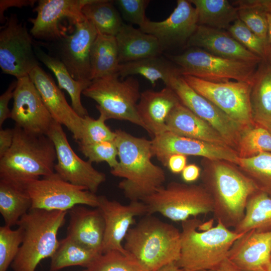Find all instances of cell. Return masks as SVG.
<instances>
[{"label": "cell", "instance_id": "1", "mask_svg": "<svg viewBox=\"0 0 271 271\" xmlns=\"http://www.w3.org/2000/svg\"><path fill=\"white\" fill-rule=\"evenodd\" d=\"M201 163L202 184L212 198L214 218L234 228L244 216L248 198L258 189L233 163L203 158Z\"/></svg>", "mask_w": 271, "mask_h": 271}, {"label": "cell", "instance_id": "2", "mask_svg": "<svg viewBox=\"0 0 271 271\" xmlns=\"http://www.w3.org/2000/svg\"><path fill=\"white\" fill-rule=\"evenodd\" d=\"M115 132L119 161L110 173L123 179L118 188L126 198L130 201H142L164 186L165 172L152 161L151 140L134 137L120 129Z\"/></svg>", "mask_w": 271, "mask_h": 271}, {"label": "cell", "instance_id": "3", "mask_svg": "<svg viewBox=\"0 0 271 271\" xmlns=\"http://www.w3.org/2000/svg\"><path fill=\"white\" fill-rule=\"evenodd\" d=\"M11 148L0 158V179L25 186L53 174L56 153L46 135L28 133L15 126Z\"/></svg>", "mask_w": 271, "mask_h": 271}, {"label": "cell", "instance_id": "4", "mask_svg": "<svg viewBox=\"0 0 271 271\" xmlns=\"http://www.w3.org/2000/svg\"><path fill=\"white\" fill-rule=\"evenodd\" d=\"M123 247L146 271H156L179 260L181 231L148 215L129 229Z\"/></svg>", "mask_w": 271, "mask_h": 271}, {"label": "cell", "instance_id": "5", "mask_svg": "<svg viewBox=\"0 0 271 271\" xmlns=\"http://www.w3.org/2000/svg\"><path fill=\"white\" fill-rule=\"evenodd\" d=\"M197 217L181 222V250L177 265L185 271L211 269L227 258L233 242L243 233L231 230L217 221L216 226L199 231Z\"/></svg>", "mask_w": 271, "mask_h": 271}, {"label": "cell", "instance_id": "6", "mask_svg": "<svg viewBox=\"0 0 271 271\" xmlns=\"http://www.w3.org/2000/svg\"><path fill=\"white\" fill-rule=\"evenodd\" d=\"M67 211L31 209L17 225L23 231L22 243L11 266L13 271H35L43 259L51 257L59 240L57 235L64 224Z\"/></svg>", "mask_w": 271, "mask_h": 271}, {"label": "cell", "instance_id": "7", "mask_svg": "<svg viewBox=\"0 0 271 271\" xmlns=\"http://www.w3.org/2000/svg\"><path fill=\"white\" fill-rule=\"evenodd\" d=\"M82 94L97 102L96 108L106 120L128 121L146 130L137 112L140 83L133 77L121 78L116 73L94 79Z\"/></svg>", "mask_w": 271, "mask_h": 271}, {"label": "cell", "instance_id": "8", "mask_svg": "<svg viewBox=\"0 0 271 271\" xmlns=\"http://www.w3.org/2000/svg\"><path fill=\"white\" fill-rule=\"evenodd\" d=\"M148 215L158 213L175 222L213 213L212 198L203 185L171 182L142 200Z\"/></svg>", "mask_w": 271, "mask_h": 271}, {"label": "cell", "instance_id": "9", "mask_svg": "<svg viewBox=\"0 0 271 271\" xmlns=\"http://www.w3.org/2000/svg\"><path fill=\"white\" fill-rule=\"evenodd\" d=\"M169 59L179 68L182 75L216 83L232 80L252 85L257 65L219 57L196 47H189Z\"/></svg>", "mask_w": 271, "mask_h": 271}, {"label": "cell", "instance_id": "10", "mask_svg": "<svg viewBox=\"0 0 271 271\" xmlns=\"http://www.w3.org/2000/svg\"><path fill=\"white\" fill-rule=\"evenodd\" d=\"M187 83L231 119L248 129L256 125L252 116L251 84L236 81L212 82L189 75H182Z\"/></svg>", "mask_w": 271, "mask_h": 271}, {"label": "cell", "instance_id": "11", "mask_svg": "<svg viewBox=\"0 0 271 271\" xmlns=\"http://www.w3.org/2000/svg\"><path fill=\"white\" fill-rule=\"evenodd\" d=\"M25 187L32 200L31 209L68 211L77 205L98 206V196L63 180L55 172Z\"/></svg>", "mask_w": 271, "mask_h": 271}, {"label": "cell", "instance_id": "12", "mask_svg": "<svg viewBox=\"0 0 271 271\" xmlns=\"http://www.w3.org/2000/svg\"><path fill=\"white\" fill-rule=\"evenodd\" d=\"M39 66L33 48L32 36L12 14L6 18L0 31V67L4 73L17 79L28 76Z\"/></svg>", "mask_w": 271, "mask_h": 271}, {"label": "cell", "instance_id": "13", "mask_svg": "<svg viewBox=\"0 0 271 271\" xmlns=\"http://www.w3.org/2000/svg\"><path fill=\"white\" fill-rule=\"evenodd\" d=\"M166 86L169 87L175 92L183 105L214 127L228 146L238 153L240 140L247 129L197 93L187 83L181 74L173 76Z\"/></svg>", "mask_w": 271, "mask_h": 271}, {"label": "cell", "instance_id": "14", "mask_svg": "<svg viewBox=\"0 0 271 271\" xmlns=\"http://www.w3.org/2000/svg\"><path fill=\"white\" fill-rule=\"evenodd\" d=\"M47 136L52 140L56 150L55 172L63 180L95 194L105 181V175L75 153L59 123L53 120Z\"/></svg>", "mask_w": 271, "mask_h": 271}, {"label": "cell", "instance_id": "15", "mask_svg": "<svg viewBox=\"0 0 271 271\" xmlns=\"http://www.w3.org/2000/svg\"><path fill=\"white\" fill-rule=\"evenodd\" d=\"M13 100L11 119L15 126L31 134L47 136L54 119L29 75L17 79Z\"/></svg>", "mask_w": 271, "mask_h": 271}, {"label": "cell", "instance_id": "16", "mask_svg": "<svg viewBox=\"0 0 271 271\" xmlns=\"http://www.w3.org/2000/svg\"><path fill=\"white\" fill-rule=\"evenodd\" d=\"M88 0H40L34 11L35 18L29 19L32 27L30 33L38 39L54 41L62 39L66 35L61 22L70 20L74 25L86 18L82 13L83 7Z\"/></svg>", "mask_w": 271, "mask_h": 271}, {"label": "cell", "instance_id": "17", "mask_svg": "<svg viewBox=\"0 0 271 271\" xmlns=\"http://www.w3.org/2000/svg\"><path fill=\"white\" fill-rule=\"evenodd\" d=\"M151 141L154 157L165 166L169 157L174 154L226 160L236 165L239 159L238 153L230 147L180 136L170 131L154 137Z\"/></svg>", "mask_w": 271, "mask_h": 271}, {"label": "cell", "instance_id": "18", "mask_svg": "<svg viewBox=\"0 0 271 271\" xmlns=\"http://www.w3.org/2000/svg\"><path fill=\"white\" fill-rule=\"evenodd\" d=\"M97 208L105 223L102 253L111 250L126 252L122 242L134 223V218L148 214L147 205L142 201H130L124 205L99 195Z\"/></svg>", "mask_w": 271, "mask_h": 271}, {"label": "cell", "instance_id": "19", "mask_svg": "<svg viewBox=\"0 0 271 271\" xmlns=\"http://www.w3.org/2000/svg\"><path fill=\"white\" fill-rule=\"evenodd\" d=\"M195 8L189 0H178L170 16L162 21L147 19L140 27L143 32L155 36L164 49L187 44L198 27Z\"/></svg>", "mask_w": 271, "mask_h": 271}, {"label": "cell", "instance_id": "20", "mask_svg": "<svg viewBox=\"0 0 271 271\" xmlns=\"http://www.w3.org/2000/svg\"><path fill=\"white\" fill-rule=\"evenodd\" d=\"M74 28L72 34L66 35L62 39L60 60L73 79L90 82V51L98 33L94 26L86 19L76 23Z\"/></svg>", "mask_w": 271, "mask_h": 271}, {"label": "cell", "instance_id": "21", "mask_svg": "<svg viewBox=\"0 0 271 271\" xmlns=\"http://www.w3.org/2000/svg\"><path fill=\"white\" fill-rule=\"evenodd\" d=\"M54 120L66 126L78 142L82 132V118L67 102L64 93L53 78L39 66L29 74Z\"/></svg>", "mask_w": 271, "mask_h": 271}, {"label": "cell", "instance_id": "22", "mask_svg": "<svg viewBox=\"0 0 271 271\" xmlns=\"http://www.w3.org/2000/svg\"><path fill=\"white\" fill-rule=\"evenodd\" d=\"M271 230H251L233 243L227 258L245 271H265L271 264Z\"/></svg>", "mask_w": 271, "mask_h": 271}, {"label": "cell", "instance_id": "23", "mask_svg": "<svg viewBox=\"0 0 271 271\" xmlns=\"http://www.w3.org/2000/svg\"><path fill=\"white\" fill-rule=\"evenodd\" d=\"M224 30L198 25L186 46L214 55L258 64L263 60L243 46Z\"/></svg>", "mask_w": 271, "mask_h": 271}, {"label": "cell", "instance_id": "24", "mask_svg": "<svg viewBox=\"0 0 271 271\" xmlns=\"http://www.w3.org/2000/svg\"><path fill=\"white\" fill-rule=\"evenodd\" d=\"M180 102L175 92L168 86L159 91L146 90L141 92L137 108L146 130L153 138L167 131V119Z\"/></svg>", "mask_w": 271, "mask_h": 271}, {"label": "cell", "instance_id": "25", "mask_svg": "<svg viewBox=\"0 0 271 271\" xmlns=\"http://www.w3.org/2000/svg\"><path fill=\"white\" fill-rule=\"evenodd\" d=\"M68 213L67 236L102 253L105 223L100 210L80 205L71 208Z\"/></svg>", "mask_w": 271, "mask_h": 271}, {"label": "cell", "instance_id": "26", "mask_svg": "<svg viewBox=\"0 0 271 271\" xmlns=\"http://www.w3.org/2000/svg\"><path fill=\"white\" fill-rule=\"evenodd\" d=\"M166 125L167 131L174 134L230 147L214 127L181 102L170 113L166 121Z\"/></svg>", "mask_w": 271, "mask_h": 271}, {"label": "cell", "instance_id": "27", "mask_svg": "<svg viewBox=\"0 0 271 271\" xmlns=\"http://www.w3.org/2000/svg\"><path fill=\"white\" fill-rule=\"evenodd\" d=\"M115 38L120 64L160 55L165 50L155 36L124 23Z\"/></svg>", "mask_w": 271, "mask_h": 271}, {"label": "cell", "instance_id": "28", "mask_svg": "<svg viewBox=\"0 0 271 271\" xmlns=\"http://www.w3.org/2000/svg\"><path fill=\"white\" fill-rule=\"evenodd\" d=\"M117 73L121 78L133 75H141L153 86L159 80L163 81L166 85L173 76L181 74L178 66L161 55L121 63Z\"/></svg>", "mask_w": 271, "mask_h": 271}, {"label": "cell", "instance_id": "29", "mask_svg": "<svg viewBox=\"0 0 271 271\" xmlns=\"http://www.w3.org/2000/svg\"><path fill=\"white\" fill-rule=\"evenodd\" d=\"M90 61L92 80L117 73L120 63L115 36L98 33L91 46Z\"/></svg>", "mask_w": 271, "mask_h": 271}, {"label": "cell", "instance_id": "30", "mask_svg": "<svg viewBox=\"0 0 271 271\" xmlns=\"http://www.w3.org/2000/svg\"><path fill=\"white\" fill-rule=\"evenodd\" d=\"M32 208V200L25 187L0 179V213L5 225H17Z\"/></svg>", "mask_w": 271, "mask_h": 271}, {"label": "cell", "instance_id": "31", "mask_svg": "<svg viewBox=\"0 0 271 271\" xmlns=\"http://www.w3.org/2000/svg\"><path fill=\"white\" fill-rule=\"evenodd\" d=\"M35 52L37 58L54 74L59 88L67 92L75 111L81 117L88 115L82 104L81 95L91 82L75 80L60 59L46 54L38 48L35 49Z\"/></svg>", "mask_w": 271, "mask_h": 271}, {"label": "cell", "instance_id": "32", "mask_svg": "<svg viewBox=\"0 0 271 271\" xmlns=\"http://www.w3.org/2000/svg\"><path fill=\"white\" fill-rule=\"evenodd\" d=\"M250 104L253 120L262 126L271 123V64L256 70L251 85Z\"/></svg>", "mask_w": 271, "mask_h": 271}, {"label": "cell", "instance_id": "33", "mask_svg": "<svg viewBox=\"0 0 271 271\" xmlns=\"http://www.w3.org/2000/svg\"><path fill=\"white\" fill-rule=\"evenodd\" d=\"M195 8L198 25L227 29L238 19V8L227 0H189Z\"/></svg>", "mask_w": 271, "mask_h": 271}, {"label": "cell", "instance_id": "34", "mask_svg": "<svg viewBox=\"0 0 271 271\" xmlns=\"http://www.w3.org/2000/svg\"><path fill=\"white\" fill-rule=\"evenodd\" d=\"M271 230V197L257 190L248 198L243 219L234 228L239 233Z\"/></svg>", "mask_w": 271, "mask_h": 271}, {"label": "cell", "instance_id": "35", "mask_svg": "<svg viewBox=\"0 0 271 271\" xmlns=\"http://www.w3.org/2000/svg\"><path fill=\"white\" fill-rule=\"evenodd\" d=\"M82 13L98 33L115 36L123 24L113 1L88 0Z\"/></svg>", "mask_w": 271, "mask_h": 271}, {"label": "cell", "instance_id": "36", "mask_svg": "<svg viewBox=\"0 0 271 271\" xmlns=\"http://www.w3.org/2000/svg\"><path fill=\"white\" fill-rule=\"evenodd\" d=\"M100 254L66 236L59 240L57 248L50 257V269L58 271L72 266L87 268Z\"/></svg>", "mask_w": 271, "mask_h": 271}, {"label": "cell", "instance_id": "37", "mask_svg": "<svg viewBox=\"0 0 271 271\" xmlns=\"http://www.w3.org/2000/svg\"><path fill=\"white\" fill-rule=\"evenodd\" d=\"M237 166L258 190L271 197V153L263 152L248 158H239Z\"/></svg>", "mask_w": 271, "mask_h": 271}, {"label": "cell", "instance_id": "38", "mask_svg": "<svg viewBox=\"0 0 271 271\" xmlns=\"http://www.w3.org/2000/svg\"><path fill=\"white\" fill-rule=\"evenodd\" d=\"M238 19L267 45L268 26L264 9L257 0L236 1Z\"/></svg>", "mask_w": 271, "mask_h": 271}, {"label": "cell", "instance_id": "39", "mask_svg": "<svg viewBox=\"0 0 271 271\" xmlns=\"http://www.w3.org/2000/svg\"><path fill=\"white\" fill-rule=\"evenodd\" d=\"M87 271H146L127 251L111 250L100 254L86 268Z\"/></svg>", "mask_w": 271, "mask_h": 271}, {"label": "cell", "instance_id": "40", "mask_svg": "<svg viewBox=\"0 0 271 271\" xmlns=\"http://www.w3.org/2000/svg\"><path fill=\"white\" fill-rule=\"evenodd\" d=\"M263 152L271 153V134L265 128L256 125L243 133L239 142V158H248Z\"/></svg>", "mask_w": 271, "mask_h": 271}, {"label": "cell", "instance_id": "41", "mask_svg": "<svg viewBox=\"0 0 271 271\" xmlns=\"http://www.w3.org/2000/svg\"><path fill=\"white\" fill-rule=\"evenodd\" d=\"M23 231L3 225L0 227V271H7L17 255L22 243Z\"/></svg>", "mask_w": 271, "mask_h": 271}, {"label": "cell", "instance_id": "42", "mask_svg": "<svg viewBox=\"0 0 271 271\" xmlns=\"http://www.w3.org/2000/svg\"><path fill=\"white\" fill-rule=\"evenodd\" d=\"M228 33L250 52L263 60L267 57V44L251 31L239 19L227 29Z\"/></svg>", "mask_w": 271, "mask_h": 271}, {"label": "cell", "instance_id": "43", "mask_svg": "<svg viewBox=\"0 0 271 271\" xmlns=\"http://www.w3.org/2000/svg\"><path fill=\"white\" fill-rule=\"evenodd\" d=\"M106 118L101 114L95 119L88 115L82 118V132L78 144H90L98 142L114 141L115 131L106 125Z\"/></svg>", "mask_w": 271, "mask_h": 271}, {"label": "cell", "instance_id": "44", "mask_svg": "<svg viewBox=\"0 0 271 271\" xmlns=\"http://www.w3.org/2000/svg\"><path fill=\"white\" fill-rule=\"evenodd\" d=\"M78 149L90 163L105 162L111 169L118 164V152L114 141H107L90 144H78Z\"/></svg>", "mask_w": 271, "mask_h": 271}, {"label": "cell", "instance_id": "45", "mask_svg": "<svg viewBox=\"0 0 271 271\" xmlns=\"http://www.w3.org/2000/svg\"><path fill=\"white\" fill-rule=\"evenodd\" d=\"M149 0H115L114 5L121 18L126 22L139 26L143 25L148 19L145 15Z\"/></svg>", "mask_w": 271, "mask_h": 271}, {"label": "cell", "instance_id": "46", "mask_svg": "<svg viewBox=\"0 0 271 271\" xmlns=\"http://www.w3.org/2000/svg\"><path fill=\"white\" fill-rule=\"evenodd\" d=\"M17 85V81L12 82L6 91L0 96V127L5 120L11 118V111L8 107L9 101L13 98L14 91Z\"/></svg>", "mask_w": 271, "mask_h": 271}, {"label": "cell", "instance_id": "47", "mask_svg": "<svg viewBox=\"0 0 271 271\" xmlns=\"http://www.w3.org/2000/svg\"><path fill=\"white\" fill-rule=\"evenodd\" d=\"M37 2L34 0H1L0 1V21L3 23L6 18L4 16V12L11 7L22 8L23 7H33Z\"/></svg>", "mask_w": 271, "mask_h": 271}, {"label": "cell", "instance_id": "48", "mask_svg": "<svg viewBox=\"0 0 271 271\" xmlns=\"http://www.w3.org/2000/svg\"><path fill=\"white\" fill-rule=\"evenodd\" d=\"M187 156L181 154H174L169 157L166 167L174 174L182 173L187 166Z\"/></svg>", "mask_w": 271, "mask_h": 271}, {"label": "cell", "instance_id": "49", "mask_svg": "<svg viewBox=\"0 0 271 271\" xmlns=\"http://www.w3.org/2000/svg\"><path fill=\"white\" fill-rule=\"evenodd\" d=\"M14 139V129L1 128L0 129V158L10 149Z\"/></svg>", "mask_w": 271, "mask_h": 271}, {"label": "cell", "instance_id": "50", "mask_svg": "<svg viewBox=\"0 0 271 271\" xmlns=\"http://www.w3.org/2000/svg\"><path fill=\"white\" fill-rule=\"evenodd\" d=\"M201 172V169L197 165L189 164L187 165L182 172V178L186 183H192L200 177Z\"/></svg>", "mask_w": 271, "mask_h": 271}, {"label": "cell", "instance_id": "51", "mask_svg": "<svg viewBox=\"0 0 271 271\" xmlns=\"http://www.w3.org/2000/svg\"><path fill=\"white\" fill-rule=\"evenodd\" d=\"M259 4L264 9L267 21V44L268 51L271 49V0H257Z\"/></svg>", "mask_w": 271, "mask_h": 271}, {"label": "cell", "instance_id": "52", "mask_svg": "<svg viewBox=\"0 0 271 271\" xmlns=\"http://www.w3.org/2000/svg\"><path fill=\"white\" fill-rule=\"evenodd\" d=\"M200 271H245L241 269L231 262L227 258H225L221 262L215 267L206 270Z\"/></svg>", "mask_w": 271, "mask_h": 271}, {"label": "cell", "instance_id": "53", "mask_svg": "<svg viewBox=\"0 0 271 271\" xmlns=\"http://www.w3.org/2000/svg\"><path fill=\"white\" fill-rule=\"evenodd\" d=\"M156 271H185L182 268L180 267L176 262H172L168 264Z\"/></svg>", "mask_w": 271, "mask_h": 271}, {"label": "cell", "instance_id": "54", "mask_svg": "<svg viewBox=\"0 0 271 271\" xmlns=\"http://www.w3.org/2000/svg\"><path fill=\"white\" fill-rule=\"evenodd\" d=\"M214 220L210 219L205 222H201L198 227V229L199 231H207L212 228Z\"/></svg>", "mask_w": 271, "mask_h": 271}, {"label": "cell", "instance_id": "55", "mask_svg": "<svg viewBox=\"0 0 271 271\" xmlns=\"http://www.w3.org/2000/svg\"><path fill=\"white\" fill-rule=\"evenodd\" d=\"M266 129L271 134V123L264 125L260 126Z\"/></svg>", "mask_w": 271, "mask_h": 271}, {"label": "cell", "instance_id": "56", "mask_svg": "<svg viewBox=\"0 0 271 271\" xmlns=\"http://www.w3.org/2000/svg\"><path fill=\"white\" fill-rule=\"evenodd\" d=\"M267 58L269 59V63L271 64V49L268 51Z\"/></svg>", "mask_w": 271, "mask_h": 271}, {"label": "cell", "instance_id": "57", "mask_svg": "<svg viewBox=\"0 0 271 271\" xmlns=\"http://www.w3.org/2000/svg\"><path fill=\"white\" fill-rule=\"evenodd\" d=\"M265 271H271V264Z\"/></svg>", "mask_w": 271, "mask_h": 271}, {"label": "cell", "instance_id": "58", "mask_svg": "<svg viewBox=\"0 0 271 271\" xmlns=\"http://www.w3.org/2000/svg\"><path fill=\"white\" fill-rule=\"evenodd\" d=\"M82 271H87V270H86V269L83 270H82Z\"/></svg>", "mask_w": 271, "mask_h": 271}, {"label": "cell", "instance_id": "59", "mask_svg": "<svg viewBox=\"0 0 271 271\" xmlns=\"http://www.w3.org/2000/svg\"><path fill=\"white\" fill-rule=\"evenodd\" d=\"M270 258H271V256H270Z\"/></svg>", "mask_w": 271, "mask_h": 271}]
</instances>
